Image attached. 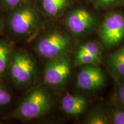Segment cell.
I'll return each mask as SVG.
<instances>
[{"label":"cell","mask_w":124,"mask_h":124,"mask_svg":"<svg viewBox=\"0 0 124 124\" xmlns=\"http://www.w3.org/2000/svg\"><path fill=\"white\" fill-rule=\"evenodd\" d=\"M54 104L52 95L46 86L36 87L24 97L13 112L12 118L21 121L38 118L50 110Z\"/></svg>","instance_id":"1"},{"label":"cell","mask_w":124,"mask_h":124,"mask_svg":"<svg viewBox=\"0 0 124 124\" xmlns=\"http://www.w3.org/2000/svg\"><path fill=\"white\" fill-rule=\"evenodd\" d=\"M13 9L8 20L9 32L19 39L29 40L33 38L40 26L38 12L31 5L24 3Z\"/></svg>","instance_id":"2"},{"label":"cell","mask_w":124,"mask_h":124,"mask_svg":"<svg viewBox=\"0 0 124 124\" xmlns=\"http://www.w3.org/2000/svg\"><path fill=\"white\" fill-rule=\"evenodd\" d=\"M8 74L16 86L23 87L34 82L38 75V67L28 52L23 49H15Z\"/></svg>","instance_id":"3"},{"label":"cell","mask_w":124,"mask_h":124,"mask_svg":"<svg viewBox=\"0 0 124 124\" xmlns=\"http://www.w3.org/2000/svg\"><path fill=\"white\" fill-rule=\"evenodd\" d=\"M72 46V40L69 34L54 31L44 34L35 44V50L39 55L51 59L66 55Z\"/></svg>","instance_id":"4"},{"label":"cell","mask_w":124,"mask_h":124,"mask_svg":"<svg viewBox=\"0 0 124 124\" xmlns=\"http://www.w3.org/2000/svg\"><path fill=\"white\" fill-rule=\"evenodd\" d=\"M100 41L105 47L112 48L124 39V15L114 12L106 16L99 29Z\"/></svg>","instance_id":"5"},{"label":"cell","mask_w":124,"mask_h":124,"mask_svg":"<svg viewBox=\"0 0 124 124\" xmlns=\"http://www.w3.org/2000/svg\"><path fill=\"white\" fill-rule=\"evenodd\" d=\"M71 60L67 55L49 59L45 65L44 82L54 87L64 86L71 72Z\"/></svg>","instance_id":"6"},{"label":"cell","mask_w":124,"mask_h":124,"mask_svg":"<svg viewBox=\"0 0 124 124\" xmlns=\"http://www.w3.org/2000/svg\"><path fill=\"white\" fill-rule=\"evenodd\" d=\"M106 76L97 65H84L77 75L76 85L79 89L85 91L98 90L104 86Z\"/></svg>","instance_id":"7"},{"label":"cell","mask_w":124,"mask_h":124,"mask_svg":"<svg viewBox=\"0 0 124 124\" xmlns=\"http://www.w3.org/2000/svg\"><path fill=\"white\" fill-rule=\"evenodd\" d=\"M95 23L93 14L83 8L74 9L66 18V24L70 31L78 36L89 33L95 27Z\"/></svg>","instance_id":"8"},{"label":"cell","mask_w":124,"mask_h":124,"mask_svg":"<svg viewBox=\"0 0 124 124\" xmlns=\"http://www.w3.org/2000/svg\"><path fill=\"white\" fill-rule=\"evenodd\" d=\"M62 108L69 116H78L86 110L88 101L84 96L78 94H67L62 98Z\"/></svg>","instance_id":"9"},{"label":"cell","mask_w":124,"mask_h":124,"mask_svg":"<svg viewBox=\"0 0 124 124\" xmlns=\"http://www.w3.org/2000/svg\"><path fill=\"white\" fill-rule=\"evenodd\" d=\"M15 48L10 40L0 38V80L8 75Z\"/></svg>","instance_id":"10"},{"label":"cell","mask_w":124,"mask_h":124,"mask_svg":"<svg viewBox=\"0 0 124 124\" xmlns=\"http://www.w3.org/2000/svg\"><path fill=\"white\" fill-rule=\"evenodd\" d=\"M108 64L116 77L124 79V46L110 55Z\"/></svg>","instance_id":"11"},{"label":"cell","mask_w":124,"mask_h":124,"mask_svg":"<svg viewBox=\"0 0 124 124\" xmlns=\"http://www.w3.org/2000/svg\"><path fill=\"white\" fill-rule=\"evenodd\" d=\"M69 0H41L43 10L51 16L60 14L67 5Z\"/></svg>","instance_id":"12"},{"label":"cell","mask_w":124,"mask_h":124,"mask_svg":"<svg viewBox=\"0 0 124 124\" xmlns=\"http://www.w3.org/2000/svg\"><path fill=\"white\" fill-rule=\"evenodd\" d=\"M87 124H110V118L103 109L100 108H94L90 111L84 121Z\"/></svg>","instance_id":"13"},{"label":"cell","mask_w":124,"mask_h":124,"mask_svg":"<svg viewBox=\"0 0 124 124\" xmlns=\"http://www.w3.org/2000/svg\"><path fill=\"white\" fill-rule=\"evenodd\" d=\"M75 54H86L102 57L100 46L94 41H87L80 45L77 48Z\"/></svg>","instance_id":"14"},{"label":"cell","mask_w":124,"mask_h":124,"mask_svg":"<svg viewBox=\"0 0 124 124\" xmlns=\"http://www.w3.org/2000/svg\"><path fill=\"white\" fill-rule=\"evenodd\" d=\"M101 61L102 57L86 54H75L74 64L75 66H82L89 64L98 65Z\"/></svg>","instance_id":"15"},{"label":"cell","mask_w":124,"mask_h":124,"mask_svg":"<svg viewBox=\"0 0 124 124\" xmlns=\"http://www.w3.org/2000/svg\"><path fill=\"white\" fill-rule=\"evenodd\" d=\"M12 100V94L10 91L0 81V111L7 108Z\"/></svg>","instance_id":"16"},{"label":"cell","mask_w":124,"mask_h":124,"mask_svg":"<svg viewBox=\"0 0 124 124\" xmlns=\"http://www.w3.org/2000/svg\"><path fill=\"white\" fill-rule=\"evenodd\" d=\"M110 122L114 124H124V110L118 109L113 111Z\"/></svg>","instance_id":"17"},{"label":"cell","mask_w":124,"mask_h":124,"mask_svg":"<svg viewBox=\"0 0 124 124\" xmlns=\"http://www.w3.org/2000/svg\"><path fill=\"white\" fill-rule=\"evenodd\" d=\"M119 0H95V6L97 8L102 9L113 5Z\"/></svg>","instance_id":"18"},{"label":"cell","mask_w":124,"mask_h":124,"mask_svg":"<svg viewBox=\"0 0 124 124\" xmlns=\"http://www.w3.org/2000/svg\"><path fill=\"white\" fill-rule=\"evenodd\" d=\"M27 0H3L5 5L9 8L13 9L24 4Z\"/></svg>","instance_id":"19"},{"label":"cell","mask_w":124,"mask_h":124,"mask_svg":"<svg viewBox=\"0 0 124 124\" xmlns=\"http://www.w3.org/2000/svg\"><path fill=\"white\" fill-rule=\"evenodd\" d=\"M117 96L121 103L124 106V83H121L118 87Z\"/></svg>","instance_id":"20"},{"label":"cell","mask_w":124,"mask_h":124,"mask_svg":"<svg viewBox=\"0 0 124 124\" xmlns=\"http://www.w3.org/2000/svg\"><path fill=\"white\" fill-rule=\"evenodd\" d=\"M1 27H2V21H1V18H0V31H1Z\"/></svg>","instance_id":"21"},{"label":"cell","mask_w":124,"mask_h":124,"mask_svg":"<svg viewBox=\"0 0 124 124\" xmlns=\"http://www.w3.org/2000/svg\"><path fill=\"white\" fill-rule=\"evenodd\" d=\"M123 2H124V0H123Z\"/></svg>","instance_id":"22"}]
</instances>
